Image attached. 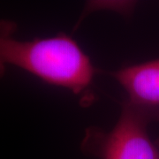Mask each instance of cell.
Returning <instances> with one entry per match:
<instances>
[{
    "instance_id": "1",
    "label": "cell",
    "mask_w": 159,
    "mask_h": 159,
    "mask_svg": "<svg viewBox=\"0 0 159 159\" xmlns=\"http://www.w3.org/2000/svg\"><path fill=\"white\" fill-rule=\"evenodd\" d=\"M16 29L13 21L0 20V78L11 65L74 94L89 88L96 69L75 41L64 34L20 41L13 36Z\"/></svg>"
},
{
    "instance_id": "2",
    "label": "cell",
    "mask_w": 159,
    "mask_h": 159,
    "mask_svg": "<svg viewBox=\"0 0 159 159\" xmlns=\"http://www.w3.org/2000/svg\"><path fill=\"white\" fill-rule=\"evenodd\" d=\"M159 121V107L126 101L117 124L110 132L98 127L86 131L81 143L85 152L101 159H159V145L148 127Z\"/></svg>"
},
{
    "instance_id": "3",
    "label": "cell",
    "mask_w": 159,
    "mask_h": 159,
    "mask_svg": "<svg viewBox=\"0 0 159 159\" xmlns=\"http://www.w3.org/2000/svg\"><path fill=\"white\" fill-rule=\"evenodd\" d=\"M113 76L128 95V101L159 107V58L121 68Z\"/></svg>"
},
{
    "instance_id": "4",
    "label": "cell",
    "mask_w": 159,
    "mask_h": 159,
    "mask_svg": "<svg viewBox=\"0 0 159 159\" xmlns=\"http://www.w3.org/2000/svg\"><path fill=\"white\" fill-rule=\"evenodd\" d=\"M157 144H158V145H159V138H158V139H157Z\"/></svg>"
}]
</instances>
